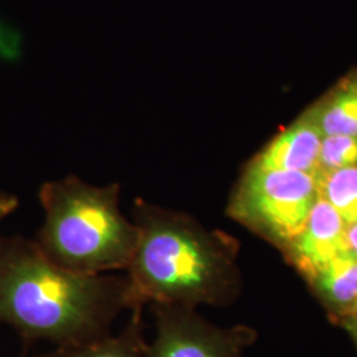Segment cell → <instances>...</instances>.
<instances>
[{
    "label": "cell",
    "instance_id": "cell-1",
    "mask_svg": "<svg viewBox=\"0 0 357 357\" xmlns=\"http://www.w3.org/2000/svg\"><path fill=\"white\" fill-rule=\"evenodd\" d=\"M128 311V280L82 275L51 262L33 240L0 236V323L28 342L86 344Z\"/></svg>",
    "mask_w": 357,
    "mask_h": 357
},
{
    "label": "cell",
    "instance_id": "cell-2",
    "mask_svg": "<svg viewBox=\"0 0 357 357\" xmlns=\"http://www.w3.org/2000/svg\"><path fill=\"white\" fill-rule=\"evenodd\" d=\"M131 217L139 240L125 271L128 311L149 305L190 307L215 296L228 266L221 243L184 215L143 197L134 200Z\"/></svg>",
    "mask_w": 357,
    "mask_h": 357
},
{
    "label": "cell",
    "instance_id": "cell-3",
    "mask_svg": "<svg viewBox=\"0 0 357 357\" xmlns=\"http://www.w3.org/2000/svg\"><path fill=\"white\" fill-rule=\"evenodd\" d=\"M121 185H93L75 175L44 183V212L35 243L54 265L82 275L126 271L139 240L119 208Z\"/></svg>",
    "mask_w": 357,
    "mask_h": 357
},
{
    "label": "cell",
    "instance_id": "cell-4",
    "mask_svg": "<svg viewBox=\"0 0 357 357\" xmlns=\"http://www.w3.org/2000/svg\"><path fill=\"white\" fill-rule=\"evenodd\" d=\"M319 197L317 172L271 171L250 165L230 202L229 215L282 241H295Z\"/></svg>",
    "mask_w": 357,
    "mask_h": 357
},
{
    "label": "cell",
    "instance_id": "cell-5",
    "mask_svg": "<svg viewBox=\"0 0 357 357\" xmlns=\"http://www.w3.org/2000/svg\"><path fill=\"white\" fill-rule=\"evenodd\" d=\"M155 336L149 357H241V330L220 331L196 318L190 307L153 305Z\"/></svg>",
    "mask_w": 357,
    "mask_h": 357
},
{
    "label": "cell",
    "instance_id": "cell-6",
    "mask_svg": "<svg viewBox=\"0 0 357 357\" xmlns=\"http://www.w3.org/2000/svg\"><path fill=\"white\" fill-rule=\"evenodd\" d=\"M294 248L301 268L314 277L336 255L351 250L342 217L320 195Z\"/></svg>",
    "mask_w": 357,
    "mask_h": 357
},
{
    "label": "cell",
    "instance_id": "cell-7",
    "mask_svg": "<svg viewBox=\"0 0 357 357\" xmlns=\"http://www.w3.org/2000/svg\"><path fill=\"white\" fill-rule=\"evenodd\" d=\"M321 141L319 123L302 119L270 142L250 166L271 171L317 172Z\"/></svg>",
    "mask_w": 357,
    "mask_h": 357
},
{
    "label": "cell",
    "instance_id": "cell-8",
    "mask_svg": "<svg viewBox=\"0 0 357 357\" xmlns=\"http://www.w3.org/2000/svg\"><path fill=\"white\" fill-rule=\"evenodd\" d=\"M38 357H149L142 311H130V319L116 335H106L86 344L56 347Z\"/></svg>",
    "mask_w": 357,
    "mask_h": 357
},
{
    "label": "cell",
    "instance_id": "cell-9",
    "mask_svg": "<svg viewBox=\"0 0 357 357\" xmlns=\"http://www.w3.org/2000/svg\"><path fill=\"white\" fill-rule=\"evenodd\" d=\"M319 195L342 217L347 227L357 224V166L347 167L318 176Z\"/></svg>",
    "mask_w": 357,
    "mask_h": 357
},
{
    "label": "cell",
    "instance_id": "cell-10",
    "mask_svg": "<svg viewBox=\"0 0 357 357\" xmlns=\"http://www.w3.org/2000/svg\"><path fill=\"white\" fill-rule=\"evenodd\" d=\"M320 290L333 303L345 306L357 301V255L348 250L336 255L315 275Z\"/></svg>",
    "mask_w": 357,
    "mask_h": 357
},
{
    "label": "cell",
    "instance_id": "cell-11",
    "mask_svg": "<svg viewBox=\"0 0 357 357\" xmlns=\"http://www.w3.org/2000/svg\"><path fill=\"white\" fill-rule=\"evenodd\" d=\"M323 137H357V81L339 90L319 116Z\"/></svg>",
    "mask_w": 357,
    "mask_h": 357
},
{
    "label": "cell",
    "instance_id": "cell-12",
    "mask_svg": "<svg viewBox=\"0 0 357 357\" xmlns=\"http://www.w3.org/2000/svg\"><path fill=\"white\" fill-rule=\"evenodd\" d=\"M319 166L327 171L357 166V137H323L320 146Z\"/></svg>",
    "mask_w": 357,
    "mask_h": 357
},
{
    "label": "cell",
    "instance_id": "cell-13",
    "mask_svg": "<svg viewBox=\"0 0 357 357\" xmlns=\"http://www.w3.org/2000/svg\"><path fill=\"white\" fill-rule=\"evenodd\" d=\"M19 206V199L8 192H0V222Z\"/></svg>",
    "mask_w": 357,
    "mask_h": 357
},
{
    "label": "cell",
    "instance_id": "cell-14",
    "mask_svg": "<svg viewBox=\"0 0 357 357\" xmlns=\"http://www.w3.org/2000/svg\"><path fill=\"white\" fill-rule=\"evenodd\" d=\"M347 240H348L351 250L357 255V224L347 229Z\"/></svg>",
    "mask_w": 357,
    "mask_h": 357
},
{
    "label": "cell",
    "instance_id": "cell-15",
    "mask_svg": "<svg viewBox=\"0 0 357 357\" xmlns=\"http://www.w3.org/2000/svg\"><path fill=\"white\" fill-rule=\"evenodd\" d=\"M348 330L351 331V333H352V336H354V339L356 340L357 343V327H348Z\"/></svg>",
    "mask_w": 357,
    "mask_h": 357
},
{
    "label": "cell",
    "instance_id": "cell-16",
    "mask_svg": "<svg viewBox=\"0 0 357 357\" xmlns=\"http://www.w3.org/2000/svg\"><path fill=\"white\" fill-rule=\"evenodd\" d=\"M356 303V310H357V301L355 302ZM348 327H357V321H354V323H351V324H348Z\"/></svg>",
    "mask_w": 357,
    "mask_h": 357
}]
</instances>
